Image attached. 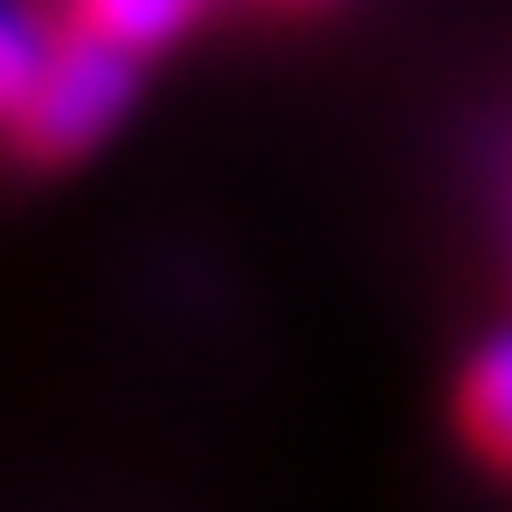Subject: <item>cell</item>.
<instances>
[{"label":"cell","mask_w":512,"mask_h":512,"mask_svg":"<svg viewBox=\"0 0 512 512\" xmlns=\"http://www.w3.org/2000/svg\"><path fill=\"white\" fill-rule=\"evenodd\" d=\"M132 97H139V63L132 56L49 35L42 77L21 97V111L7 118V132H0V160L35 167V173L70 167L132 111Z\"/></svg>","instance_id":"1"},{"label":"cell","mask_w":512,"mask_h":512,"mask_svg":"<svg viewBox=\"0 0 512 512\" xmlns=\"http://www.w3.org/2000/svg\"><path fill=\"white\" fill-rule=\"evenodd\" d=\"M450 436L492 485H512V326L464 353L450 381Z\"/></svg>","instance_id":"2"},{"label":"cell","mask_w":512,"mask_h":512,"mask_svg":"<svg viewBox=\"0 0 512 512\" xmlns=\"http://www.w3.org/2000/svg\"><path fill=\"white\" fill-rule=\"evenodd\" d=\"M208 7H215V0H35V14H42L49 35L118 49V56H132V63L167 56L173 42H187V35L208 21Z\"/></svg>","instance_id":"3"},{"label":"cell","mask_w":512,"mask_h":512,"mask_svg":"<svg viewBox=\"0 0 512 512\" xmlns=\"http://www.w3.org/2000/svg\"><path fill=\"white\" fill-rule=\"evenodd\" d=\"M42 56H49V28H42V14L0 0V132H7V118L21 111V97L35 90Z\"/></svg>","instance_id":"4"},{"label":"cell","mask_w":512,"mask_h":512,"mask_svg":"<svg viewBox=\"0 0 512 512\" xmlns=\"http://www.w3.org/2000/svg\"><path fill=\"white\" fill-rule=\"evenodd\" d=\"M256 7H277V14H312V7H326V0H256Z\"/></svg>","instance_id":"5"}]
</instances>
